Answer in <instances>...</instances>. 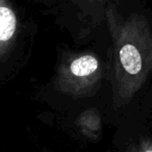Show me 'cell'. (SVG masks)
<instances>
[{
	"instance_id": "6da1fadb",
	"label": "cell",
	"mask_w": 152,
	"mask_h": 152,
	"mask_svg": "<svg viewBox=\"0 0 152 152\" xmlns=\"http://www.w3.org/2000/svg\"><path fill=\"white\" fill-rule=\"evenodd\" d=\"M106 20L112 38V102L120 110L143 98L152 83V26L145 16L123 17L114 9L107 10Z\"/></svg>"
},
{
	"instance_id": "7a4b0ae2",
	"label": "cell",
	"mask_w": 152,
	"mask_h": 152,
	"mask_svg": "<svg viewBox=\"0 0 152 152\" xmlns=\"http://www.w3.org/2000/svg\"><path fill=\"white\" fill-rule=\"evenodd\" d=\"M105 75L102 61L93 53H71L63 57L53 79L55 90L71 98L95 94Z\"/></svg>"
},
{
	"instance_id": "3957f363",
	"label": "cell",
	"mask_w": 152,
	"mask_h": 152,
	"mask_svg": "<svg viewBox=\"0 0 152 152\" xmlns=\"http://www.w3.org/2000/svg\"><path fill=\"white\" fill-rule=\"evenodd\" d=\"M121 152H152V118L142 105L123 141Z\"/></svg>"
},
{
	"instance_id": "277c9868",
	"label": "cell",
	"mask_w": 152,
	"mask_h": 152,
	"mask_svg": "<svg viewBox=\"0 0 152 152\" xmlns=\"http://www.w3.org/2000/svg\"><path fill=\"white\" fill-rule=\"evenodd\" d=\"M18 34V18L9 0H0V61L13 49Z\"/></svg>"
},
{
	"instance_id": "5b68a950",
	"label": "cell",
	"mask_w": 152,
	"mask_h": 152,
	"mask_svg": "<svg viewBox=\"0 0 152 152\" xmlns=\"http://www.w3.org/2000/svg\"><path fill=\"white\" fill-rule=\"evenodd\" d=\"M79 130L87 137L97 140L101 135L102 119L100 112L97 108H88L83 110L76 120Z\"/></svg>"
},
{
	"instance_id": "8992f818",
	"label": "cell",
	"mask_w": 152,
	"mask_h": 152,
	"mask_svg": "<svg viewBox=\"0 0 152 152\" xmlns=\"http://www.w3.org/2000/svg\"><path fill=\"white\" fill-rule=\"evenodd\" d=\"M142 106L147 110L148 114H149L150 117L152 118V83L149 87V89L147 90V92L145 93V95L143 96V103H142Z\"/></svg>"
},
{
	"instance_id": "52a82bcc",
	"label": "cell",
	"mask_w": 152,
	"mask_h": 152,
	"mask_svg": "<svg viewBox=\"0 0 152 152\" xmlns=\"http://www.w3.org/2000/svg\"><path fill=\"white\" fill-rule=\"evenodd\" d=\"M76 3L83 5H97V4H103L107 2L108 0H73Z\"/></svg>"
}]
</instances>
